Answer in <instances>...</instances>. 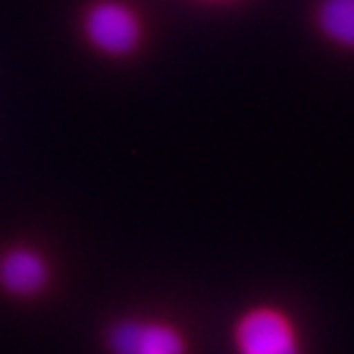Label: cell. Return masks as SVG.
Instances as JSON below:
<instances>
[{
	"instance_id": "1",
	"label": "cell",
	"mask_w": 354,
	"mask_h": 354,
	"mask_svg": "<svg viewBox=\"0 0 354 354\" xmlns=\"http://www.w3.org/2000/svg\"><path fill=\"white\" fill-rule=\"evenodd\" d=\"M84 42L106 59H128L145 42V20L128 0H91L79 20Z\"/></svg>"
},
{
	"instance_id": "2",
	"label": "cell",
	"mask_w": 354,
	"mask_h": 354,
	"mask_svg": "<svg viewBox=\"0 0 354 354\" xmlns=\"http://www.w3.org/2000/svg\"><path fill=\"white\" fill-rule=\"evenodd\" d=\"M232 347L234 354H305L298 320L273 303H256L239 313Z\"/></svg>"
},
{
	"instance_id": "3",
	"label": "cell",
	"mask_w": 354,
	"mask_h": 354,
	"mask_svg": "<svg viewBox=\"0 0 354 354\" xmlns=\"http://www.w3.org/2000/svg\"><path fill=\"white\" fill-rule=\"evenodd\" d=\"M109 354H192L187 332L162 317H121L106 330Z\"/></svg>"
},
{
	"instance_id": "4",
	"label": "cell",
	"mask_w": 354,
	"mask_h": 354,
	"mask_svg": "<svg viewBox=\"0 0 354 354\" xmlns=\"http://www.w3.org/2000/svg\"><path fill=\"white\" fill-rule=\"evenodd\" d=\"M52 263L30 243H12L0 251V290L15 300H35L47 293Z\"/></svg>"
},
{
	"instance_id": "5",
	"label": "cell",
	"mask_w": 354,
	"mask_h": 354,
	"mask_svg": "<svg viewBox=\"0 0 354 354\" xmlns=\"http://www.w3.org/2000/svg\"><path fill=\"white\" fill-rule=\"evenodd\" d=\"M313 22L325 42L354 52V0H317Z\"/></svg>"
},
{
	"instance_id": "6",
	"label": "cell",
	"mask_w": 354,
	"mask_h": 354,
	"mask_svg": "<svg viewBox=\"0 0 354 354\" xmlns=\"http://www.w3.org/2000/svg\"><path fill=\"white\" fill-rule=\"evenodd\" d=\"M199 6H232V3H239V0H194Z\"/></svg>"
}]
</instances>
